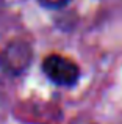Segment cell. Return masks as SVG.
Here are the masks:
<instances>
[{
	"mask_svg": "<svg viewBox=\"0 0 122 124\" xmlns=\"http://www.w3.org/2000/svg\"><path fill=\"white\" fill-rule=\"evenodd\" d=\"M42 71L50 82L58 86H72L80 79V68L70 58L58 54L47 55L42 61Z\"/></svg>",
	"mask_w": 122,
	"mask_h": 124,
	"instance_id": "2",
	"label": "cell"
},
{
	"mask_svg": "<svg viewBox=\"0 0 122 124\" xmlns=\"http://www.w3.org/2000/svg\"><path fill=\"white\" fill-rule=\"evenodd\" d=\"M31 47L24 41H13L0 52V80L17 77L30 66Z\"/></svg>",
	"mask_w": 122,
	"mask_h": 124,
	"instance_id": "1",
	"label": "cell"
},
{
	"mask_svg": "<svg viewBox=\"0 0 122 124\" xmlns=\"http://www.w3.org/2000/svg\"><path fill=\"white\" fill-rule=\"evenodd\" d=\"M70 0H39V3L42 6H46V8H61V6H66L67 3H69Z\"/></svg>",
	"mask_w": 122,
	"mask_h": 124,
	"instance_id": "3",
	"label": "cell"
}]
</instances>
